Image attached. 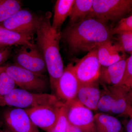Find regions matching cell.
Listing matches in <instances>:
<instances>
[{
    "label": "cell",
    "instance_id": "obj_19",
    "mask_svg": "<svg viewBox=\"0 0 132 132\" xmlns=\"http://www.w3.org/2000/svg\"><path fill=\"white\" fill-rule=\"evenodd\" d=\"M33 39L24 35L0 26V44L6 46L24 45L33 46Z\"/></svg>",
    "mask_w": 132,
    "mask_h": 132
},
{
    "label": "cell",
    "instance_id": "obj_22",
    "mask_svg": "<svg viewBox=\"0 0 132 132\" xmlns=\"http://www.w3.org/2000/svg\"><path fill=\"white\" fill-rule=\"evenodd\" d=\"M16 87L12 78L0 67V101Z\"/></svg>",
    "mask_w": 132,
    "mask_h": 132
},
{
    "label": "cell",
    "instance_id": "obj_35",
    "mask_svg": "<svg viewBox=\"0 0 132 132\" xmlns=\"http://www.w3.org/2000/svg\"></svg>",
    "mask_w": 132,
    "mask_h": 132
},
{
    "label": "cell",
    "instance_id": "obj_6",
    "mask_svg": "<svg viewBox=\"0 0 132 132\" xmlns=\"http://www.w3.org/2000/svg\"><path fill=\"white\" fill-rule=\"evenodd\" d=\"M39 16L26 9L20 10L0 23V26L34 39L36 33Z\"/></svg>",
    "mask_w": 132,
    "mask_h": 132
},
{
    "label": "cell",
    "instance_id": "obj_24",
    "mask_svg": "<svg viewBox=\"0 0 132 132\" xmlns=\"http://www.w3.org/2000/svg\"><path fill=\"white\" fill-rule=\"evenodd\" d=\"M68 106L66 104L61 106L57 124L52 132H65L68 123Z\"/></svg>",
    "mask_w": 132,
    "mask_h": 132
},
{
    "label": "cell",
    "instance_id": "obj_20",
    "mask_svg": "<svg viewBox=\"0 0 132 132\" xmlns=\"http://www.w3.org/2000/svg\"><path fill=\"white\" fill-rule=\"evenodd\" d=\"M93 0H75L69 15L71 24L85 20L92 10Z\"/></svg>",
    "mask_w": 132,
    "mask_h": 132
},
{
    "label": "cell",
    "instance_id": "obj_4",
    "mask_svg": "<svg viewBox=\"0 0 132 132\" xmlns=\"http://www.w3.org/2000/svg\"><path fill=\"white\" fill-rule=\"evenodd\" d=\"M20 88L36 93H48L49 80L45 75L38 74L15 64L1 66ZM51 89V88H50Z\"/></svg>",
    "mask_w": 132,
    "mask_h": 132
},
{
    "label": "cell",
    "instance_id": "obj_34",
    "mask_svg": "<svg viewBox=\"0 0 132 132\" xmlns=\"http://www.w3.org/2000/svg\"><path fill=\"white\" fill-rule=\"evenodd\" d=\"M1 116H0V125H1Z\"/></svg>",
    "mask_w": 132,
    "mask_h": 132
},
{
    "label": "cell",
    "instance_id": "obj_33",
    "mask_svg": "<svg viewBox=\"0 0 132 132\" xmlns=\"http://www.w3.org/2000/svg\"><path fill=\"white\" fill-rule=\"evenodd\" d=\"M130 90L132 91V82L131 83V85H130Z\"/></svg>",
    "mask_w": 132,
    "mask_h": 132
},
{
    "label": "cell",
    "instance_id": "obj_29",
    "mask_svg": "<svg viewBox=\"0 0 132 132\" xmlns=\"http://www.w3.org/2000/svg\"><path fill=\"white\" fill-rule=\"evenodd\" d=\"M130 117V119L128 121L125 125L126 132H132V116Z\"/></svg>",
    "mask_w": 132,
    "mask_h": 132
},
{
    "label": "cell",
    "instance_id": "obj_18",
    "mask_svg": "<svg viewBox=\"0 0 132 132\" xmlns=\"http://www.w3.org/2000/svg\"><path fill=\"white\" fill-rule=\"evenodd\" d=\"M75 0H58L54 6L52 29L57 32L68 16H69Z\"/></svg>",
    "mask_w": 132,
    "mask_h": 132
},
{
    "label": "cell",
    "instance_id": "obj_32",
    "mask_svg": "<svg viewBox=\"0 0 132 132\" xmlns=\"http://www.w3.org/2000/svg\"><path fill=\"white\" fill-rule=\"evenodd\" d=\"M0 132H10L8 130H7L5 128H2V129H1L0 128Z\"/></svg>",
    "mask_w": 132,
    "mask_h": 132
},
{
    "label": "cell",
    "instance_id": "obj_7",
    "mask_svg": "<svg viewBox=\"0 0 132 132\" xmlns=\"http://www.w3.org/2000/svg\"><path fill=\"white\" fill-rule=\"evenodd\" d=\"M14 60L15 64L35 73L44 75L47 72L45 59L36 44L21 46Z\"/></svg>",
    "mask_w": 132,
    "mask_h": 132
},
{
    "label": "cell",
    "instance_id": "obj_31",
    "mask_svg": "<svg viewBox=\"0 0 132 132\" xmlns=\"http://www.w3.org/2000/svg\"><path fill=\"white\" fill-rule=\"evenodd\" d=\"M7 47V46L0 44V51L2 50L5 49Z\"/></svg>",
    "mask_w": 132,
    "mask_h": 132
},
{
    "label": "cell",
    "instance_id": "obj_10",
    "mask_svg": "<svg viewBox=\"0 0 132 132\" xmlns=\"http://www.w3.org/2000/svg\"><path fill=\"white\" fill-rule=\"evenodd\" d=\"M2 114L5 128L10 132H39L25 109L9 107Z\"/></svg>",
    "mask_w": 132,
    "mask_h": 132
},
{
    "label": "cell",
    "instance_id": "obj_17",
    "mask_svg": "<svg viewBox=\"0 0 132 132\" xmlns=\"http://www.w3.org/2000/svg\"><path fill=\"white\" fill-rule=\"evenodd\" d=\"M94 118L97 132H122V124L116 117L98 112Z\"/></svg>",
    "mask_w": 132,
    "mask_h": 132
},
{
    "label": "cell",
    "instance_id": "obj_28",
    "mask_svg": "<svg viewBox=\"0 0 132 132\" xmlns=\"http://www.w3.org/2000/svg\"><path fill=\"white\" fill-rule=\"evenodd\" d=\"M65 132H82L80 129L73 125L68 123Z\"/></svg>",
    "mask_w": 132,
    "mask_h": 132
},
{
    "label": "cell",
    "instance_id": "obj_9",
    "mask_svg": "<svg viewBox=\"0 0 132 132\" xmlns=\"http://www.w3.org/2000/svg\"><path fill=\"white\" fill-rule=\"evenodd\" d=\"M64 104L40 106L25 110L37 127L46 132H52L57 124L60 109Z\"/></svg>",
    "mask_w": 132,
    "mask_h": 132
},
{
    "label": "cell",
    "instance_id": "obj_5",
    "mask_svg": "<svg viewBox=\"0 0 132 132\" xmlns=\"http://www.w3.org/2000/svg\"><path fill=\"white\" fill-rule=\"evenodd\" d=\"M132 10V0H93L92 10L87 18L105 22L115 21Z\"/></svg>",
    "mask_w": 132,
    "mask_h": 132
},
{
    "label": "cell",
    "instance_id": "obj_2",
    "mask_svg": "<svg viewBox=\"0 0 132 132\" xmlns=\"http://www.w3.org/2000/svg\"><path fill=\"white\" fill-rule=\"evenodd\" d=\"M113 34L106 23L94 18H87L71 24L63 33V40L73 54L90 52L104 42L111 40Z\"/></svg>",
    "mask_w": 132,
    "mask_h": 132
},
{
    "label": "cell",
    "instance_id": "obj_3",
    "mask_svg": "<svg viewBox=\"0 0 132 132\" xmlns=\"http://www.w3.org/2000/svg\"><path fill=\"white\" fill-rule=\"evenodd\" d=\"M62 102L55 95L36 93L21 88H14L0 101V106L28 109L40 106L59 105Z\"/></svg>",
    "mask_w": 132,
    "mask_h": 132
},
{
    "label": "cell",
    "instance_id": "obj_1",
    "mask_svg": "<svg viewBox=\"0 0 132 132\" xmlns=\"http://www.w3.org/2000/svg\"><path fill=\"white\" fill-rule=\"evenodd\" d=\"M52 13L49 11L39 16L36 30V45L45 59L49 76L50 88L54 95L59 79L64 72V64L60 53V32L52 29L50 19Z\"/></svg>",
    "mask_w": 132,
    "mask_h": 132
},
{
    "label": "cell",
    "instance_id": "obj_11",
    "mask_svg": "<svg viewBox=\"0 0 132 132\" xmlns=\"http://www.w3.org/2000/svg\"><path fill=\"white\" fill-rule=\"evenodd\" d=\"M101 65L98 59L97 49L88 52L74 65L75 71L80 85L98 80Z\"/></svg>",
    "mask_w": 132,
    "mask_h": 132
},
{
    "label": "cell",
    "instance_id": "obj_15",
    "mask_svg": "<svg viewBox=\"0 0 132 132\" xmlns=\"http://www.w3.org/2000/svg\"><path fill=\"white\" fill-rule=\"evenodd\" d=\"M126 60L123 59L109 67H101L99 78L100 83L110 86L120 85L125 74Z\"/></svg>",
    "mask_w": 132,
    "mask_h": 132
},
{
    "label": "cell",
    "instance_id": "obj_23",
    "mask_svg": "<svg viewBox=\"0 0 132 132\" xmlns=\"http://www.w3.org/2000/svg\"><path fill=\"white\" fill-rule=\"evenodd\" d=\"M118 45L121 52L132 54V32L123 31L118 33Z\"/></svg>",
    "mask_w": 132,
    "mask_h": 132
},
{
    "label": "cell",
    "instance_id": "obj_21",
    "mask_svg": "<svg viewBox=\"0 0 132 132\" xmlns=\"http://www.w3.org/2000/svg\"><path fill=\"white\" fill-rule=\"evenodd\" d=\"M21 9L20 2L17 0H3L0 5V23Z\"/></svg>",
    "mask_w": 132,
    "mask_h": 132
},
{
    "label": "cell",
    "instance_id": "obj_13",
    "mask_svg": "<svg viewBox=\"0 0 132 132\" xmlns=\"http://www.w3.org/2000/svg\"><path fill=\"white\" fill-rule=\"evenodd\" d=\"M107 86L112 95V107L109 114L114 117L128 115L132 106L130 88L122 84Z\"/></svg>",
    "mask_w": 132,
    "mask_h": 132
},
{
    "label": "cell",
    "instance_id": "obj_8",
    "mask_svg": "<svg viewBox=\"0 0 132 132\" xmlns=\"http://www.w3.org/2000/svg\"><path fill=\"white\" fill-rule=\"evenodd\" d=\"M80 83L75 71L74 65L69 64L59 79L54 95L59 101L69 105L76 99Z\"/></svg>",
    "mask_w": 132,
    "mask_h": 132
},
{
    "label": "cell",
    "instance_id": "obj_27",
    "mask_svg": "<svg viewBox=\"0 0 132 132\" xmlns=\"http://www.w3.org/2000/svg\"><path fill=\"white\" fill-rule=\"evenodd\" d=\"M11 54V51L9 48L6 47L0 51V67L9 58Z\"/></svg>",
    "mask_w": 132,
    "mask_h": 132
},
{
    "label": "cell",
    "instance_id": "obj_14",
    "mask_svg": "<svg viewBox=\"0 0 132 132\" xmlns=\"http://www.w3.org/2000/svg\"><path fill=\"white\" fill-rule=\"evenodd\" d=\"M101 93L98 80L88 84L80 85L76 99L87 108L97 111Z\"/></svg>",
    "mask_w": 132,
    "mask_h": 132
},
{
    "label": "cell",
    "instance_id": "obj_30",
    "mask_svg": "<svg viewBox=\"0 0 132 132\" xmlns=\"http://www.w3.org/2000/svg\"><path fill=\"white\" fill-rule=\"evenodd\" d=\"M130 98H131V100L132 102V106L131 107V109H130V112H129L128 115L129 116H132V91H131L130 90Z\"/></svg>",
    "mask_w": 132,
    "mask_h": 132
},
{
    "label": "cell",
    "instance_id": "obj_26",
    "mask_svg": "<svg viewBox=\"0 0 132 132\" xmlns=\"http://www.w3.org/2000/svg\"><path fill=\"white\" fill-rule=\"evenodd\" d=\"M132 82V54L126 60L125 74L121 84L130 87Z\"/></svg>",
    "mask_w": 132,
    "mask_h": 132
},
{
    "label": "cell",
    "instance_id": "obj_16",
    "mask_svg": "<svg viewBox=\"0 0 132 132\" xmlns=\"http://www.w3.org/2000/svg\"><path fill=\"white\" fill-rule=\"evenodd\" d=\"M121 52L119 45H113L112 40H109L102 43L97 48L98 59L101 67H108L125 59L121 55Z\"/></svg>",
    "mask_w": 132,
    "mask_h": 132
},
{
    "label": "cell",
    "instance_id": "obj_25",
    "mask_svg": "<svg viewBox=\"0 0 132 132\" xmlns=\"http://www.w3.org/2000/svg\"><path fill=\"white\" fill-rule=\"evenodd\" d=\"M126 31L132 32V15L121 19L118 25L114 28H112L113 34Z\"/></svg>",
    "mask_w": 132,
    "mask_h": 132
},
{
    "label": "cell",
    "instance_id": "obj_12",
    "mask_svg": "<svg viewBox=\"0 0 132 132\" xmlns=\"http://www.w3.org/2000/svg\"><path fill=\"white\" fill-rule=\"evenodd\" d=\"M67 106L69 123L78 128L82 132H97L94 114L92 110L82 105L76 99Z\"/></svg>",
    "mask_w": 132,
    "mask_h": 132
}]
</instances>
